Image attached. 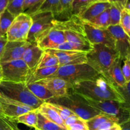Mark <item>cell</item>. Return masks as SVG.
Listing matches in <instances>:
<instances>
[{
    "mask_svg": "<svg viewBox=\"0 0 130 130\" xmlns=\"http://www.w3.org/2000/svg\"><path fill=\"white\" fill-rule=\"evenodd\" d=\"M69 90L95 101L114 100L124 103L117 86L102 75L92 81L74 84Z\"/></svg>",
    "mask_w": 130,
    "mask_h": 130,
    "instance_id": "1",
    "label": "cell"
},
{
    "mask_svg": "<svg viewBox=\"0 0 130 130\" xmlns=\"http://www.w3.org/2000/svg\"><path fill=\"white\" fill-rule=\"evenodd\" d=\"M0 96L17 102L32 109H38L44 102L30 92L25 83L1 81L0 82Z\"/></svg>",
    "mask_w": 130,
    "mask_h": 130,
    "instance_id": "2",
    "label": "cell"
},
{
    "mask_svg": "<svg viewBox=\"0 0 130 130\" xmlns=\"http://www.w3.org/2000/svg\"><path fill=\"white\" fill-rule=\"evenodd\" d=\"M46 102L56 104L67 107L85 121L102 113L90 106L81 95L72 92L70 90L65 96L53 98L46 101Z\"/></svg>",
    "mask_w": 130,
    "mask_h": 130,
    "instance_id": "3",
    "label": "cell"
},
{
    "mask_svg": "<svg viewBox=\"0 0 130 130\" xmlns=\"http://www.w3.org/2000/svg\"><path fill=\"white\" fill-rule=\"evenodd\" d=\"M119 57L114 48L104 44H93L92 50L87 53V63L105 77L112 65Z\"/></svg>",
    "mask_w": 130,
    "mask_h": 130,
    "instance_id": "4",
    "label": "cell"
},
{
    "mask_svg": "<svg viewBox=\"0 0 130 130\" xmlns=\"http://www.w3.org/2000/svg\"><path fill=\"white\" fill-rule=\"evenodd\" d=\"M100 76V74L88 63H82L59 67L51 77L63 79L72 86V85L77 83L92 81Z\"/></svg>",
    "mask_w": 130,
    "mask_h": 130,
    "instance_id": "5",
    "label": "cell"
},
{
    "mask_svg": "<svg viewBox=\"0 0 130 130\" xmlns=\"http://www.w3.org/2000/svg\"><path fill=\"white\" fill-rule=\"evenodd\" d=\"M83 98L94 109L116 118L119 125L121 126L130 121V108L126 106L123 103L114 100L95 101L87 98Z\"/></svg>",
    "mask_w": 130,
    "mask_h": 130,
    "instance_id": "6",
    "label": "cell"
},
{
    "mask_svg": "<svg viewBox=\"0 0 130 130\" xmlns=\"http://www.w3.org/2000/svg\"><path fill=\"white\" fill-rule=\"evenodd\" d=\"M2 69L3 81L14 83H25L32 71L20 58L0 63Z\"/></svg>",
    "mask_w": 130,
    "mask_h": 130,
    "instance_id": "7",
    "label": "cell"
},
{
    "mask_svg": "<svg viewBox=\"0 0 130 130\" xmlns=\"http://www.w3.org/2000/svg\"><path fill=\"white\" fill-rule=\"evenodd\" d=\"M32 26L28 34L27 41L36 43V39L44 32L53 27V20L55 19L51 12H42L30 15Z\"/></svg>",
    "mask_w": 130,
    "mask_h": 130,
    "instance_id": "8",
    "label": "cell"
},
{
    "mask_svg": "<svg viewBox=\"0 0 130 130\" xmlns=\"http://www.w3.org/2000/svg\"><path fill=\"white\" fill-rule=\"evenodd\" d=\"M84 28L88 39L92 45L104 44L116 50L115 39L107 29H99L85 22Z\"/></svg>",
    "mask_w": 130,
    "mask_h": 130,
    "instance_id": "9",
    "label": "cell"
},
{
    "mask_svg": "<svg viewBox=\"0 0 130 130\" xmlns=\"http://www.w3.org/2000/svg\"><path fill=\"white\" fill-rule=\"evenodd\" d=\"M66 41L64 32L53 27L44 32L36 39L37 45L44 51L55 50Z\"/></svg>",
    "mask_w": 130,
    "mask_h": 130,
    "instance_id": "10",
    "label": "cell"
},
{
    "mask_svg": "<svg viewBox=\"0 0 130 130\" xmlns=\"http://www.w3.org/2000/svg\"><path fill=\"white\" fill-rule=\"evenodd\" d=\"M45 51L57 57L59 62V67L87 63L88 53L86 52L58 50H48Z\"/></svg>",
    "mask_w": 130,
    "mask_h": 130,
    "instance_id": "11",
    "label": "cell"
},
{
    "mask_svg": "<svg viewBox=\"0 0 130 130\" xmlns=\"http://www.w3.org/2000/svg\"><path fill=\"white\" fill-rule=\"evenodd\" d=\"M115 39L116 50L122 60L130 55V39L120 25H110L107 28Z\"/></svg>",
    "mask_w": 130,
    "mask_h": 130,
    "instance_id": "12",
    "label": "cell"
},
{
    "mask_svg": "<svg viewBox=\"0 0 130 130\" xmlns=\"http://www.w3.org/2000/svg\"><path fill=\"white\" fill-rule=\"evenodd\" d=\"M30 43L25 41H8L6 43L0 63L20 59Z\"/></svg>",
    "mask_w": 130,
    "mask_h": 130,
    "instance_id": "13",
    "label": "cell"
},
{
    "mask_svg": "<svg viewBox=\"0 0 130 130\" xmlns=\"http://www.w3.org/2000/svg\"><path fill=\"white\" fill-rule=\"evenodd\" d=\"M36 83L48 89L52 93L54 98L65 96L68 93L71 88V85L69 83L59 77H51Z\"/></svg>",
    "mask_w": 130,
    "mask_h": 130,
    "instance_id": "14",
    "label": "cell"
},
{
    "mask_svg": "<svg viewBox=\"0 0 130 130\" xmlns=\"http://www.w3.org/2000/svg\"><path fill=\"white\" fill-rule=\"evenodd\" d=\"M0 102L1 104L3 111L5 116L10 118H15L22 115L24 113L34 110L24 104L1 96Z\"/></svg>",
    "mask_w": 130,
    "mask_h": 130,
    "instance_id": "15",
    "label": "cell"
},
{
    "mask_svg": "<svg viewBox=\"0 0 130 130\" xmlns=\"http://www.w3.org/2000/svg\"><path fill=\"white\" fill-rule=\"evenodd\" d=\"M44 53V51L39 48L36 43H30L22 55L21 59L31 71H34L38 67Z\"/></svg>",
    "mask_w": 130,
    "mask_h": 130,
    "instance_id": "16",
    "label": "cell"
},
{
    "mask_svg": "<svg viewBox=\"0 0 130 130\" xmlns=\"http://www.w3.org/2000/svg\"><path fill=\"white\" fill-rule=\"evenodd\" d=\"M53 28L62 31H74L85 32L84 22L77 15H72L65 20H53Z\"/></svg>",
    "mask_w": 130,
    "mask_h": 130,
    "instance_id": "17",
    "label": "cell"
},
{
    "mask_svg": "<svg viewBox=\"0 0 130 130\" xmlns=\"http://www.w3.org/2000/svg\"><path fill=\"white\" fill-rule=\"evenodd\" d=\"M111 6V4L109 2H96L93 3L89 5L86 8L81 11L77 16L81 19L83 22H88L92 19H95L97 16L109 9Z\"/></svg>",
    "mask_w": 130,
    "mask_h": 130,
    "instance_id": "18",
    "label": "cell"
},
{
    "mask_svg": "<svg viewBox=\"0 0 130 130\" xmlns=\"http://www.w3.org/2000/svg\"><path fill=\"white\" fill-rule=\"evenodd\" d=\"M122 61L119 57L117 58L110 67L105 77L117 87H123L126 83L122 71Z\"/></svg>",
    "mask_w": 130,
    "mask_h": 130,
    "instance_id": "19",
    "label": "cell"
},
{
    "mask_svg": "<svg viewBox=\"0 0 130 130\" xmlns=\"http://www.w3.org/2000/svg\"><path fill=\"white\" fill-rule=\"evenodd\" d=\"M38 111L39 114L45 117L46 119L50 120V121L55 123L60 128L63 129H66V125H65L64 121L62 119L59 114L56 112V110L52 107L50 103L44 102L40 107L38 109Z\"/></svg>",
    "mask_w": 130,
    "mask_h": 130,
    "instance_id": "20",
    "label": "cell"
},
{
    "mask_svg": "<svg viewBox=\"0 0 130 130\" xmlns=\"http://www.w3.org/2000/svg\"><path fill=\"white\" fill-rule=\"evenodd\" d=\"M58 67L59 66L36 69L35 70L32 71L30 74L29 75L25 83L26 85L38 82L39 81L50 78L51 77V76H53L55 73Z\"/></svg>",
    "mask_w": 130,
    "mask_h": 130,
    "instance_id": "21",
    "label": "cell"
},
{
    "mask_svg": "<svg viewBox=\"0 0 130 130\" xmlns=\"http://www.w3.org/2000/svg\"><path fill=\"white\" fill-rule=\"evenodd\" d=\"M16 18L19 22V41H27L29 30L31 28L32 18L30 15L24 13L20 14Z\"/></svg>",
    "mask_w": 130,
    "mask_h": 130,
    "instance_id": "22",
    "label": "cell"
},
{
    "mask_svg": "<svg viewBox=\"0 0 130 130\" xmlns=\"http://www.w3.org/2000/svg\"><path fill=\"white\" fill-rule=\"evenodd\" d=\"M27 86L36 97L42 101L46 102L50 99L54 98L52 93H51L43 85L38 84V83L28 84L27 85Z\"/></svg>",
    "mask_w": 130,
    "mask_h": 130,
    "instance_id": "23",
    "label": "cell"
},
{
    "mask_svg": "<svg viewBox=\"0 0 130 130\" xmlns=\"http://www.w3.org/2000/svg\"><path fill=\"white\" fill-rule=\"evenodd\" d=\"M110 121H112L118 124V121L116 118L102 112L87 121L86 124L88 130H99L104 123Z\"/></svg>",
    "mask_w": 130,
    "mask_h": 130,
    "instance_id": "24",
    "label": "cell"
},
{
    "mask_svg": "<svg viewBox=\"0 0 130 130\" xmlns=\"http://www.w3.org/2000/svg\"><path fill=\"white\" fill-rule=\"evenodd\" d=\"M38 109H34L13 119L17 123H22L29 127L36 128L38 122Z\"/></svg>",
    "mask_w": 130,
    "mask_h": 130,
    "instance_id": "25",
    "label": "cell"
},
{
    "mask_svg": "<svg viewBox=\"0 0 130 130\" xmlns=\"http://www.w3.org/2000/svg\"><path fill=\"white\" fill-rule=\"evenodd\" d=\"M86 23L94 27L107 29L110 25L109 9L102 13L100 15L95 17V19H92L91 21Z\"/></svg>",
    "mask_w": 130,
    "mask_h": 130,
    "instance_id": "26",
    "label": "cell"
},
{
    "mask_svg": "<svg viewBox=\"0 0 130 130\" xmlns=\"http://www.w3.org/2000/svg\"><path fill=\"white\" fill-rule=\"evenodd\" d=\"M66 41L77 44L92 45L88 39L86 32H80L74 31H64Z\"/></svg>",
    "mask_w": 130,
    "mask_h": 130,
    "instance_id": "27",
    "label": "cell"
},
{
    "mask_svg": "<svg viewBox=\"0 0 130 130\" xmlns=\"http://www.w3.org/2000/svg\"><path fill=\"white\" fill-rule=\"evenodd\" d=\"M93 49V45H85V44H77V43H71L69 41H65L60 45L58 46L55 50H58L67 51H77L89 53Z\"/></svg>",
    "mask_w": 130,
    "mask_h": 130,
    "instance_id": "28",
    "label": "cell"
},
{
    "mask_svg": "<svg viewBox=\"0 0 130 130\" xmlns=\"http://www.w3.org/2000/svg\"><path fill=\"white\" fill-rule=\"evenodd\" d=\"M15 17L7 9L0 14V34L1 36H6L8 29L11 25Z\"/></svg>",
    "mask_w": 130,
    "mask_h": 130,
    "instance_id": "29",
    "label": "cell"
},
{
    "mask_svg": "<svg viewBox=\"0 0 130 130\" xmlns=\"http://www.w3.org/2000/svg\"><path fill=\"white\" fill-rule=\"evenodd\" d=\"M60 1V0H44L35 13L42 12H51L53 14L55 18L59 10Z\"/></svg>",
    "mask_w": 130,
    "mask_h": 130,
    "instance_id": "30",
    "label": "cell"
},
{
    "mask_svg": "<svg viewBox=\"0 0 130 130\" xmlns=\"http://www.w3.org/2000/svg\"><path fill=\"white\" fill-rule=\"evenodd\" d=\"M59 66V62L57 57L52 53L44 51L43 57L36 69Z\"/></svg>",
    "mask_w": 130,
    "mask_h": 130,
    "instance_id": "31",
    "label": "cell"
},
{
    "mask_svg": "<svg viewBox=\"0 0 130 130\" xmlns=\"http://www.w3.org/2000/svg\"><path fill=\"white\" fill-rule=\"evenodd\" d=\"M36 128L40 130H60L63 129L55 123L48 120L39 112L38 114V122Z\"/></svg>",
    "mask_w": 130,
    "mask_h": 130,
    "instance_id": "32",
    "label": "cell"
},
{
    "mask_svg": "<svg viewBox=\"0 0 130 130\" xmlns=\"http://www.w3.org/2000/svg\"><path fill=\"white\" fill-rule=\"evenodd\" d=\"M74 0H60V6L57 17H60L62 19H69L72 16L71 10L72 5Z\"/></svg>",
    "mask_w": 130,
    "mask_h": 130,
    "instance_id": "33",
    "label": "cell"
},
{
    "mask_svg": "<svg viewBox=\"0 0 130 130\" xmlns=\"http://www.w3.org/2000/svg\"><path fill=\"white\" fill-rule=\"evenodd\" d=\"M44 0H25L23 7V13L29 15L35 13Z\"/></svg>",
    "mask_w": 130,
    "mask_h": 130,
    "instance_id": "34",
    "label": "cell"
},
{
    "mask_svg": "<svg viewBox=\"0 0 130 130\" xmlns=\"http://www.w3.org/2000/svg\"><path fill=\"white\" fill-rule=\"evenodd\" d=\"M96 1V0H74L71 10L72 15H78L89 5Z\"/></svg>",
    "mask_w": 130,
    "mask_h": 130,
    "instance_id": "35",
    "label": "cell"
},
{
    "mask_svg": "<svg viewBox=\"0 0 130 130\" xmlns=\"http://www.w3.org/2000/svg\"><path fill=\"white\" fill-rule=\"evenodd\" d=\"M24 1L25 0H12L9 2L6 9L16 17L23 13Z\"/></svg>",
    "mask_w": 130,
    "mask_h": 130,
    "instance_id": "36",
    "label": "cell"
},
{
    "mask_svg": "<svg viewBox=\"0 0 130 130\" xmlns=\"http://www.w3.org/2000/svg\"><path fill=\"white\" fill-rule=\"evenodd\" d=\"M17 124L13 118L0 116V130H19Z\"/></svg>",
    "mask_w": 130,
    "mask_h": 130,
    "instance_id": "37",
    "label": "cell"
},
{
    "mask_svg": "<svg viewBox=\"0 0 130 130\" xmlns=\"http://www.w3.org/2000/svg\"><path fill=\"white\" fill-rule=\"evenodd\" d=\"M121 11L122 10H121L118 6L111 5V6L109 9L110 25L114 26V25H119L120 24Z\"/></svg>",
    "mask_w": 130,
    "mask_h": 130,
    "instance_id": "38",
    "label": "cell"
},
{
    "mask_svg": "<svg viewBox=\"0 0 130 130\" xmlns=\"http://www.w3.org/2000/svg\"><path fill=\"white\" fill-rule=\"evenodd\" d=\"M119 25L130 39V13L125 8L121 11Z\"/></svg>",
    "mask_w": 130,
    "mask_h": 130,
    "instance_id": "39",
    "label": "cell"
},
{
    "mask_svg": "<svg viewBox=\"0 0 130 130\" xmlns=\"http://www.w3.org/2000/svg\"><path fill=\"white\" fill-rule=\"evenodd\" d=\"M50 104H51L52 107L56 110V112L59 114V116L63 121H65L67 118H69L71 116L75 115L74 113L72 112L70 109H67V107H65L56 104H51V103H50Z\"/></svg>",
    "mask_w": 130,
    "mask_h": 130,
    "instance_id": "40",
    "label": "cell"
},
{
    "mask_svg": "<svg viewBox=\"0 0 130 130\" xmlns=\"http://www.w3.org/2000/svg\"><path fill=\"white\" fill-rule=\"evenodd\" d=\"M117 88L124 99V105L130 108V81L126 83L123 87Z\"/></svg>",
    "mask_w": 130,
    "mask_h": 130,
    "instance_id": "41",
    "label": "cell"
},
{
    "mask_svg": "<svg viewBox=\"0 0 130 130\" xmlns=\"http://www.w3.org/2000/svg\"><path fill=\"white\" fill-rule=\"evenodd\" d=\"M123 61H124V64L122 67V71L126 82L128 83L130 81V55Z\"/></svg>",
    "mask_w": 130,
    "mask_h": 130,
    "instance_id": "42",
    "label": "cell"
},
{
    "mask_svg": "<svg viewBox=\"0 0 130 130\" xmlns=\"http://www.w3.org/2000/svg\"><path fill=\"white\" fill-rule=\"evenodd\" d=\"M109 2L111 5H115L123 10L125 8L127 3H128V0H109Z\"/></svg>",
    "mask_w": 130,
    "mask_h": 130,
    "instance_id": "43",
    "label": "cell"
},
{
    "mask_svg": "<svg viewBox=\"0 0 130 130\" xmlns=\"http://www.w3.org/2000/svg\"><path fill=\"white\" fill-rule=\"evenodd\" d=\"M7 41L6 36H3L0 37V62H1V58L2 57L3 53L4 48H5Z\"/></svg>",
    "mask_w": 130,
    "mask_h": 130,
    "instance_id": "44",
    "label": "cell"
},
{
    "mask_svg": "<svg viewBox=\"0 0 130 130\" xmlns=\"http://www.w3.org/2000/svg\"><path fill=\"white\" fill-rule=\"evenodd\" d=\"M8 3L9 0H0V14L6 10Z\"/></svg>",
    "mask_w": 130,
    "mask_h": 130,
    "instance_id": "45",
    "label": "cell"
},
{
    "mask_svg": "<svg viewBox=\"0 0 130 130\" xmlns=\"http://www.w3.org/2000/svg\"><path fill=\"white\" fill-rule=\"evenodd\" d=\"M121 126L119 125V124H116L114 126H111L110 127V128H107V129L103 130H121Z\"/></svg>",
    "mask_w": 130,
    "mask_h": 130,
    "instance_id": "46",
    "label": "cell"
},
{
    "mask_svg": "<svg viewBox=\"0 0 130 130\" xmlns=\"http://www.w3.org/2000/svg\"><path fill=\"white\" fill-rule=\"evenodd\" d=\"M121 130H130V121L121 125Z\"/></svg>",
    "mask_w": 130,
    "mask_h": 130,
    "instance_id": "47",
    "label": "cell"
},
{
    "mask_svg": "<svg viewBox=\"0 0 130 130\" xmlns=\"http://www.w3.org/2000/svg\"><path fill=\"white\" fill-rule=\"evenodd\" d=\"M0 116H5V114H4L3 113V111L2 106H1V102H0Z\"/></svg>",
    "mask_w": 130,
    "mask_h": 130,
    "instance_id": "48",
    "label": "cell"
},
{
    "mask_svg": "<svg viewBox=\"0 0 130 130\" xmlns=\"http://www.w3.org/2000/svg\"><path fill=\"white\" fill-rule=\"evenodd\" d=\"M3 72H2V69H1V66H0V82L3 81Z\"/></svg>",
    "mask_w": 130,
    "mask_h": 130,
    "instance_id": "49",
    "label": "cell"
},
{
    "mask_svg": "<svg viewBox=\"0 0 130 130\" xmlns=\"http://www.w3.org/2000/svg\"><path fill=\"white\" fill-rule=\"evenodd\" d=\"M125 9L128 10V11L130 13V3H127L126 6L125 7Z\"/></svg>",
    "mask_w": 130,
    "mask_h": 130,
    "instance_id": "50",
    "label": "cell"
},
{
    "mask_svg": "<svg viewBox=\"0 0 130 130\" xmlns=\"http://www.w3.org/2000/svg\"><path fill=\"white\" fill-rule=\"evenodd\" d=\"M96 1H99V2H109V0H96Z\"/></svg>",
    "mask_w": 130,
    "mask_h": 130,
    "instance_id": "51",
    "label": "cell"
},
{
    "mask_svg": "<svg viewBox=\"0 0 130 130\" xmlns=\"http://www.w3.org/2000/svg\"><path fill=\"white\" fill-rule=\"evenodd\" d=\"M67 130H79V129H73V128H67Z\"/></svg>",
    "mask_w": 130,
    "mask_h": 130,
    "instance_id": "52",
    "label": "cell"
},
{
    "mask_svg": "<svg viewBox=\"0 0 130 130\" xmlns=\"http://www.w3.org/2000/svg\"><path fill=\"white\" fill-rule=\"evenodd\" d=\"M34 130H40V129H38V128H35V129H34Z\"/></svg>",
    "mask_w": 130,
    "mask_h": 130,
    "instance_id": "53",
    "label": "cell"
},
{
    "mask_svg": "<svg viewBox=\"0 0 130 130\" xmlns=\"http://www.w3.org/2000/svg\"><path fill=\"white\" fill-rule=\"evenodd\" d=\"M60 130H67L66 129H60Z\"/></svg>",
    "mask_w": 130,
    "mask_h": 130,
    "instance_id": "54",
    "label": "cell"
},
{
    "mask_svg": "<svg viewBox=\"0 0 130 130\" xmlns=\"http://www.w3.org/2000/svg\"><path fill=\"white\" fill-rule=\"evenodd\" d=\"M11 1H12V0H9V2H10Z\"/></svg>",
    "mask_w": 130,
    "mask_h": 130,
    "instance_id": "55",
    "label": "cell"
},
{
    "mask_svg": "<svg viewBox=\"0 0 130 130\" xmlns=\"http://www.w3.org/2000/svg\"><path fill=\"white\" fill-rule=\"evenodd\" d=\"M0 37H1V34H0Z\"/></svg>",
    "mask_w": 130,
    "mask_h": 130,
    "instance_id": "56",
    "label": "cell"
},
{
    "mask_svg": "<svg viewBox=\"0 0 130 130\" xmlns=\"http://www.w3.org/2000/svg\"><path fill=\"white\" fill-rule=\"evenodd\" d=\"M19 130H20V129H19Z\"/></svg>",
    "mask_w": 130,
    "mask_h": 130,
    "instance_id": "57",
    "label": "cell"
}]
</instances>
